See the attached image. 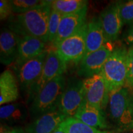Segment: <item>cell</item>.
I'll list each match as a JSON object with an SVG mask.
<instances>
[{
    "mask_svg": "<svg viewBox=\"0 0 133 133\" xmlns=\"http://www.w3.org/2000/svg\"><path fill=\"white\" fill-rule=\"evenodd\" d=\"M18 81L13 72L6 70L0 75V105L16 101L19 98Z\"/></svg>",
    "mask_w": 133,
    "mask_h": 133,
    "instance_id": "obj_19",
    "label": "cell"
},
{
    "mask_svg": "<svg viewBox=\"0 0 133 133\" xmlns=\"http://www.w3.org/2000/svg\"><path fill=\"white\" fill-rule=\"evenodd\" d=\"M84 100L94 107L103 110L109 102V86L102 74L83 79Z\"/></svg>",
    "mask_w": 133,
    "mask_h": 133,
    "instance_id": "obj_8",
    "label": "cell"
},
{
    "mask_svg": "<svg viewBox=\"0 0 133 133\" xmlns=\"http://www.w3.org/2000/svg\"><path fill=\"white\" fill-rule=\"evenodd\" d=\"M119 9L123 25L133 24V0L119 2Z\"/></svg>",
    "mask_w": 133,
    "mask_h": 133,
    "instance_id": "obj_24",
    "label": "cell"
},
{
    "mask_svg": "<svg viewBox=\"0 0 133 133\" xmlns=\"http://www.w3.org/2000/svg\"><path fill=\"white\" fill-rule=\"evenodd\" d=\"M13 14L12 8L10 1L1 0L0 1V19L4 21L9 19Z\"/></svg>",
    "mask_w": 133,
    "mask_h": 133,
    "instance_id": "obj_26",
    "label": "cell"
},
{
    "mask_svg": "<svg viewBox=\"0 0 133 133\" xmlns=\"http://www.w3.org/2000/svg\"><path fill=\"white\" fill-rule=\"evenodd\" d=\"M65 123L67 133H110L88 126L74 117L66 118Z\"/></svg>",
    "mask_w": 133,
    "mask_h": 133,
    "instance_id": "obj_21",
    "label": "cell"
},
{
    "mask_svg": "<svg viewBox=\"0 0 133 133\" xmlns=\"http://www.w3.org/2000/svg\"><path fill=\"white\" fill-rule=\"evenodd\" d=\"M112 51L105 46L97 51L85 55L79 64L78 75L85 79L101 74Z\"/></svg>",
    "mask_w": 133,
    "mask_h": 133,
    "instance_id": "obj_10",
    "label": "cell"
},
{
    "mask_svg": "<svg viewBox=\"0 0 133 133\" xmlns=\"http://www.w3.org/2000/svg\"><path fill=\"white\" fill-rule=\"evenodd\" d=\"M88 7L78 12L62 16L56 40L52 46L56 48L61 41L75 33L86 23Z\"/></svg>",
    "mask_w": 133,
    "mask_h": 133,
    "instance_id": "obj_13",
    "label": "cell"
},
{
    "mask_svg": "<svg viewBox=\"0 0 133 133\" xmlns=\"http://www.w3.org/2000/svg\"><path fill=\"white\" fill-rule=\"evenodd\" d=\"M0 133H26L22 128L18 126H8L1 124V131Z\"/></svg>",
    "mask_w": 133,
    "mask_h": 133,
    "instance_id": "obj_27",
    "label": "cell"
},
{
    "mask_svg": "<svg viewBox=\"0 0 133 133\" xmlns=\"http://www.w3.org/2000/svg\"><path fill=\"white\" fill-rule=\"evenodd\" d=\"M131 128H132L133 129V121L132 122V123H131Z\"/></svg>",
    "mask_w": 133,
    "mask_h": 133,
    "instance_id": "obj_31",
    "label": "cell"
},
{
    "mask_svg": "<svg viewBox=\"0 0 133 133\" xmlns=\"http://www.w3.org/2000/svg\"><path fill=\"white\" fill-rule=\"evenodd\" d=\"M88 4L85 0H56L52 1V8L64 16L78 12L88 7Z\"/></svg>",
    "mask_w": 133,
    "mask_h": 133,
    "instance_id": "obj_20",
    "label": "cell"
},
{
    "mask_svg": "<svg viewBox=\"0 0 133 133\" xmlns=\"http://www.w3.org/2000/svg\"><path fill=\"white\" fill-rule=\"evenodd\" d=\"M65 85V78L64 75H61L44 86L29 107L30 116L33 120L43 115L58 110Z\"/></svg>",
    "mask_w": 133,
    "mask_h": 133,
    "instance_id": "obj_2",
    "label": "cell"
},
{
    "mask_svg": "<svg viewBox=\"0 0 133 133\" xmlns=\"http://www.w3.org/2000/svg\"><path fill=\"white\" fill-rule=\"evenodd\" d=\"M66 118L57 110L33 119L26 125L25 131L26 133H52Z\"/></svg>",
    "mask_w": 133,
    "mask_h": 133,
    "instance_id": "obj_15",
    "label": "cell"
},
{
    "mask_svg": "<svg viewBox=\"0 0 133 133\" xmlns=\"http://www.w3.org/2000/svg\"><path fill=\"white\" fill-rule=\"evenodd\" d=\"M52 1H44L29 12L12 14L9 19L8 28L21 37L30 36L48 43V24Z\"/></svg>",
    "mask_w": 133,
    "mask_h": 133,
    "instance_id": "obj_1",
    "label": "cell"
},
{
    "mask_svg": "<svg viewBox=\"0 0 133 133\" xmlns=\"http://www.w3.org/2000/svg\"><path fill=\"white\" fill-rule=\"evenodd\" d=\"M46 50V43L41 39L30 36L21 37L18 56L13 65L14 72L25 63L37 57Z\"/></svg>",
    "mask_w": 133,
    "mask_h": 133,
    "instance_id": "obj_12",
    "label": "cell"
},
{
    "mask_svg": "<svg viewBox=\"0 0 133 133\" xmlns=\"http://www.w3.org/2000/svg\"><path fill=\"white\" fill-rule=\"evenodd\" d=\"M43 2L44 1L39 0H10L14 14H22L29 12Z\"/></svg>",
    "mask_w": 133,
    "mask_h": 133,
    "instance_id": "obj_22",
    "label": "cell"
},
{
    "mask_svg": "<svg viewBox=\"0 0 133 133\" xmlns=\"http://www.w3.org/2000/svg\"><path fill=\"white\" fill-rule=\"evenodd\" d=\"M108 43L104 35L99 17H94L87 22L86 54L97 51Z\"/></svg>",
    "mask_w": 133,
    "mask_h": 133,
    "instance_id": "obj_18",
    "label": "cell"
},
{
    "mask_svg": "<svg viewBox=\"0 0 133 133\" xmlns=\"http://www.w3.org/2000/svg\"><path fill=\"white\" fill-rule=\"evenodd\" d=\"M52 133H67L65 120L61 123Z\"/></svg>",
    "mask_w": 133,
    "mask_h": 133,
    "instance_id": "obj_29",
    "label": "cell"
},
{
    "mask_svg": "<svg viewBox=\"0 0 133 133\" xmlns=\"http://www.w3.org/2000/svg\"><path fill=\"white\" fill-rule=\"evenodd\" d=\"M99 19L108 42L116 41L123 26L119 15V2L114 3L107 6L101 12Z\"/></svg>",
    "mask_w": 133,
    "mask_h": 133,
    "instance_id": "obj_11",
    "label": "cell"
},
{
    "mask_svg": "<svg viewBox=\"0 0 133 133\" xmlns=\"http://www.w3.org/2000/svg\"><path fill=\"white\" fill-rule=\"evenodd\" d=\"M62 17V15L61 13L52 8L48 24V42L51 43L52 44L56 40Z\"/></svg>",
    "mask_w": 133,
    "mask_h": 133,
    "instance_id": "obj_23",
    "label": "cell"
},
{
    "mask_svg": "<svg viewBox=\"0 0 133 133\" xmlns=\"http://www.w3.org/2000/svg\"><path fill=\"white\" fill-rule=\"evenodd\" d=\"M21 36L8 28L3 27L0 35V61L5 65L16 62Z\"/></svg>",
    "mask_w": 133,
    "mask_h": 133,
    "instance_id": "obj_14",
    "label": "cell"
},
{
    "mask_svg": "<svg viewBox=\"0 0 133 133\" xmlns=\"http://www.w3.org/2000/svg\"><path fill=\"white\" fill-rule=\"evenodd\" d=\"M109 107L110 117L119 129L131 128L133 109L128 88L124 86L111 92Z\"/></svg>",
    "mask_w": 133,
    "mask_h": 133,
    "instance_id": "obj_4",
    "label": "cell"
},
{
    "mask_svg": "<svg viewBox=\"0 0 133 133\" xmlns=\"http://www.w3.org/2000/svg\"><path fill=\"white\" fill-rule=\"evenodd\" d=\"M30 115L29 110L22 102H15L2 105L0 108L1 124L17 126L22 124Z\"/></svg>",
    "mask_w": 133,
    "mask_h": 133,
    "instance_id": "obj_17",
    "label": "cell"
},
{
    "mask_svg": "<svg viewBox=\"0 0 133 133\" xmlns=\"http://www.w3.org/2000/svg\"><path fill=\"white\" fill-rule=\"evenodd\" d=\"M87 22L74 35L61 41L55 48L59 57L65 62L79 64L86 54Z\"/></svg>",
    "mask_w": 133,
    "mask_h": 133,
    "instance_id": "obj_5",
    "label": "cell"
},
{
    "mask_svg": "<svg viewBox=\"0 0 133 133\" xmlns=\"http://www.w3.org/2000/svg\"><path fill=\"white\" fill-rule=\"evenodd\" d=\"M66 64L58 55L56 49L48 51L41 75L27 96L28 103H31L36 94L45 84L57 76L63 75L66 70Z\"/></svg>",
    "mask_w": 133,
    "mask_h": 133,
    "instance_id": "obj_6",
    "label": "cell"
},
{
    "mask_svg": "<svg viewBox=\"0 0 133 133\" xmlns=\"http://www.w3.org/2000/svg\"><path fill=\"white\" fill-rule=\"evenodd\" d=\"M126 86L128 88H133V46L128 50L127 54V78Z\"/></svg>",
    "mask_w": 133,
    "mask_h": 133,
    "instance_id": "obj_25",
    "label": "cell"
},
{
    "mask_svg": "<svg viewBox=\"0 0 133 133\" xmlns=\"http://www.w3.org/2000/svg\"><path fill=\"white\" fill-rule=\"evenodd\" d=\"M84 100L83 79L71 77L66 81L58 110L67 118L74 117Z\"/></svg>",
    "mask_w": 133,
    "mask_h": 133,
    "instance_id": "obj_7",
    "label": "cell"
},
{
    "mask_svg": "<svg viewBox=\"0 0 133 133\" xmlns=\"http://www.w3.org/2000/svg\"><path fill=\"white\" fill-rule=\"evenodd\" d=\"M74 118L100 130L109 128L104 110L89 104L85 100L81 105Z\"/></svg>",
    "mask_w": 133,
    "mask_h": 133,
    "instance_id": "obj_16",
    "label": "cell"
},
{
    "mask_svg": "<svg viewBox=\"0 0 133 133\" xmlns=\"http://www.w3.org/2000/svg\"><path fill=\"white\" fill-rule=\"evenodd\" d=\"M127 54L124 46L115 48L103 67L101 74L107 81L110 94L126 86Z\"/></svg>",
    "mask_w": 133,
    "mask_h": 133,
    "instance_id": "obj_3",
    "label": "cell"
},
{
    "mask_svg": "<svg viewBox=\"0 0 133 133\" xmlns=\"http://www.w3.org/2000/svg\"><path fill=\"white\" fill-rule=\"evenodd\" d=\"M48 53V51L46 50L37 57L25 63L15 72L20 88L26 96L40 77Z\"/></svg>",
    "mask_w": 133,
    "mask_h": 133,
    "instance_id": "obj_9",
    "label": "cell"
},
{
    "mask_svg": "<svg viewBox=\"0 0 133 133\" xmlns=\"http://www.w3.org/2000/svg\"><path fill=\"white\" fill-rule=\"evenodd\" d=\"M131 104H132V107L133 109V94L131 95Z\"/></svg>",
    "mask_w": 133,
    "mask_h": 133,
    "instance_id": "obj_30",
    "label": "cell"
},
{
    "mask_svg": "<svg viewBox=\"0 0 133 133\" xmlns=\"http://www.w3.org/2000/svg\"><path fill=\"white\" fill-rule=\"evenodd\" d=\"M124 39H125L126 44L131 46H133V24L131 25L130 28L128 31Z\"/></svg>",
    "mask_w": 133,
    "mask_h": 133,
    "instance_id": "obj_28",
    "label": "cell"
}]
</instances>
